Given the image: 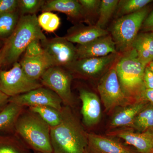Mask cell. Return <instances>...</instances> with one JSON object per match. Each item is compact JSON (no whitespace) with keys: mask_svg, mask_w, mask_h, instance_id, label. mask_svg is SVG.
I'll list each match as a JSON object with an SVG mask.
<instances>
[{"mask_svg":"<svg viewBox=\"0 0 153 153\" xmlns=\"http://www.w3.org/2000/svg\"><path fill=\"white\" fill-rule=\"evenodd\" d=\"M59 124L51 128L50 139L53 153H85L88 133L70 107H63Z\"/></svg>","mask_w":153,"mask_h":153,"instance_id":"6da1fadb","label":"cell"},{"mask_svg":"<svg viewBox=\"0 0 153 153\" xmlns=\"http://www.w3.org/2000/svg\"><path fill=\"white\" fill-rule=\"evenodd\" d=\"M51 128L38 114L23 110L15 126V131L28 148L36 152L53 153Z\"/></svg>","mask_w":153,"mask_h":153,"instance_id":"7a4b0ae2","label":"cell"},{"mask_svg":"<svg viewBox=\"0 0 153 153\" xmlns=\"http://www.w3.org/2000/svg\"><path fill=\"white\" fill-rule=\"evenodd\" d=\"M146 67L133 48L121 53L116 63L121 87L126 97L132 102L139 101L141 94L146 89L143 81Z\"/></svg>","mask_w":153,"mask_h":153,"instance_id":"3957f363","label":"cell"},{"mask_svg":"<svg viewBox=\"0 0 153 153\" xmlns=\"http://www.w3.org/2000/svg\"><path fill=\"white\" fill-rule=\"evenodd\" d=\"M47 38L38 24L36 14L21 16L15 31L7 41L8 48L4 63L14 64L32 41H44Z\"/></svg>","mask_w":153,"mask_h":153,"instance_id":"277c9868","label":"cell"},{"mask_svg":"<svg viewBox=\"0 0 153 153\" xmlns=\"http://www.w3.org/2000/svg\"><path fill=\"white\" fill-rule=\"evenodd\" d=\"M150 11V8L148 5L134 13L115 19L108 31L114 41L118 52L124 53L131 49Z\"/></svg>","mask_w":153,"mask_h":153,"instance_id":"5b68a950","label":"cell"},{"mask_svg":"<svg viewBox=\"0 0 153 153\" xmlns=\"http://www.w3.org/2000/svg\"><path fill=\"white\" fill-rule=\"evenodd\" d=\"M121 53H112L106 56L77 59L67 68L72 76L87 79H100L115 65Z\"/></svg>","mask_w":153,"mask_h":153,"instance_id":"8992f818","label":"cell"},{"mask_svg":"<svg viewBox=\"0 0 153 153\" xmlns=\"http://www.w3.org/2000/svg\"><path fill=\"white\" fill-rule=\"evenodd\" d=\"M115 65L102 76L97 83L100 100L107 112L111 111L116 108L133 103L126 97L122 89Z\"/></svg>","mask_w":153,"mask_h":153,"instance_id":"52a82bcc","label":"cell"},{"mask_svg":"<svg viewBox=\"0 0 153 153\" xmlns=\"http://www.w3.org/2000/svg\"><path fill=\"white\" fill-rule=\"evenodd\" d=\"M43 86L40 81L29 78L18 62L13 64L10 70L0 71V91L9 97L23 94Z\"/></svg>","mask_w":153,"mask_h":153,"instance_id":"ba28073f","label":"cell"},{"mask_svg":"<svg viewBox=\"0 0 153 153\" xmlns=\"http://www.w3.org/2000/svg\"><path fill=\"white\" fill-rule=\"evenodd\" d=\"M73 76L63 67H50L41 76L40 82L44 87L51 89L58 96L65 106L71 107L74 104V98L71 89Z\"/></svg>","mask_w":153,"mask_h":153,"instance_id":"9c48e42d","label":"cell"},{"mask_svg":"<svg viewBox=\"0 0 153 153\" xmlns=\"http://www.w3.org/2000/svg\"><path fill=\"white\" fill-rule=\"evenodd\" d=\"M41 44L54 66L66 68L77 60L76 47L64 36L47 38Z\"/></svg>","mask_w":153,"mask_h":153,"instance_id":"30bf717a","label":"cell"},{"mask_svg":"<svg viewBox=\"0 0 153 153\" xmlns=\"http://www.w3.org/2000/svg\"><path fill=\"white\" fill-rule=\"evenodd\" d=\"M9 102H14L23 107L49 106L59 111L62 109V100L51 89L43 86L27 93L10 97Z\"/></svg>","mask_w":153,"mask_h":153,"instance_id":"8fae6325","label":"cell"},{"mask_svg":"<svg viewBox=\"0 0 153 153\" xmlns=\"http://www.w3.org/2000/svg\"><path fill=\"white\" fill-rule=\"evenodd\" d=\"M76 47L77 59L105 57L118 52L115 44L110 34Z\"/></svg>","mask_w":153,"mask_h":153,"instance_id":"7c38bea8","label":"cell"},{"mask_svg":"<svg viewBox=\"0 0 153 153\" xmlns=\"http://www.w3.org/2000/svg\"><path fill=\"white\" fill-rule=\"evenodd\" d=\"M79 97L82 102L81 113L83 123L87 127L98 124L102 115L100 99L94 92L84 88L79 90Z\"/></svg>","mask_w":153,"mask_h":153,"instance_id":"4fadbf2b","label":"cell"},{"mask_svg":"<svg viewBox=\"0 0 153 153\" xmlns=\"http://www.w3.org/2000/svg\"><path fill=\"white\" fill-rule=\"evenodd\" d=\"M111 137L88 133V143L86 152L89 153H137Z\"/></svg>","mask_w":153,"mask_h":153,"instance_id":"5bb4252c","label":"cell"},{"mask_svg":"<svg viewBox=\"0 0 153 153\" xmlns=\"http://www.w3.org/2000/svg\"><path fill=\"white\" fill-rule=\"evenodd\" d=\"M108 136L123 140L127 144L135 148L138 153L153 152V133L149 131L135 132L129 129L118 130L111 132Z\"/></svg>","mask_w":153,"mask_h":153,"instance_id":"9a60e30c","label":"cell"},{"mask_svg":"<svg viewBox=\"0 0 153 153\" xmlns=\"http://www.w3.org/2000/svg\"><path fill=\"white\" fill-rule=\"evenodd\" d=\"M41 11L63 13L74 25L84 22L83 11L78 0L46 1Z\"/></svg>","mask_w":153,"mask_h":153,"instance_id":"2e32d148","label":"cell"},{"mask_svg":"<svg viewBox=\"0 0 153 153\" xmlns=\"http://www.w3.org/2000/svg\"><path fill=\"white\" fill-rule=\"evenodd\" d=\"M109 34L108 30L96 25L86 26L83 23H79L69 28L64 37L72 44L83 45Z\"/></svg>","mask_w":153,"mask_h":153,"instance_id":"e0dca14e","label":"cell"},{"mask_svg":"<svg viewBox=\"0 0 153 153\" xmlns=\"http://www.w3.org/2000/svg\"><path fill=\"white\" fill-rule=\"evenodd\" d=\"M19 63L26 75L37 81L40 80L49 68L54 66L52 60L44 52L42 55L35 57L24 56Z\"/></svg>","mask_w":153,"mask_h":153,"instance_id":"ac0fdd59","label":"cell"},{"mask_svg":"<svg viewBox=\"0 0 153 153\" xmlns=\"http://www.w3.org/2000/svg\"><path fill=\"white\" fill-rule=\"evenodd\" d=\"M147 105L146 102L137 101L121 107L113 116L110 126L112 128L131 127L138 114Z\"/></svg>","mask_w":153,"mask_h":153,"instance_id":"d6986e66","label":"cell"},{"mask_svg":"<svg viewBox=\"0 0 153 153\" xmlns=\"http://www.w3.org/2000/svg\"><path fill=\"white\" fill-rule=\"evenodd\" d=\"M132 48L136 51L140 61L146 66L153 60V32L139 33Z\"/></svg>","mask_w":153,"mask_h":153,"instance_id":"ffe728a7","label":"cell"},{"mask_svg":"<svg viewBox=\"0 0 153 153\" xmlns=\"http://www.w3.org/2000/svg\"><path fill=\"white\" fill-rule=\"evenodd\" d=\"M24 107L14 102H9L0 111V131H15V126Z\"/></svg>","mask_w":153,"mask_h":153,"instance_id":"44dd1931","label":"cell"},{"mask_svg":"<svg viewBox=\"0 0 153 153\" xmlns=\"http://www.w3.org/2000/svg\"><path fill=\"white\" fill-rule=\"evenodd\" d=\"M152 0H120L115 13V19L129 15L142 10Z\"/></svg>","mask_w":153,"mask_h":153,"instance_id":"7402d4cb","label":"cell"},{"mask_svg":"<svg viewBox=\"0 0 153 153\" xmlns=\"http://www.w3.org/2000/svg\"><path fill=\"white\" fill-rule=\"evenodd\" d=\"M0 153H29L28 147L17 137L0 134Z\"/></svg>","mask_w":153,"mask_h":153,"instance_id":"603a6c76","label":"cell"},{"mask_svg":"<svg viewBox=\"0 0 153 153\" xmlns=\"http://www.w3.org/2000/svg\"><path fill=\"white\" fill-rule=\"evenodd\" d=\"M31 111L38 114L50 127L58 125L62 119L61 110L49 106H34L29 107Z\"/></svg>","mask_w":153,"mask_h":153,"instance_id":"cb8c5ba5","label":"cell"},{"mask_svg":"<svg viewBox=\"0 0 153 153\" xmlns=\"http://www.w3.org/2000/svg\"><path fill=\"white\" fill-rule=\"evenodd\" d=\"M20 18L18 10L0 15V38L10 37L16 27Z\"/></svg>","mask_w":153,"mask_h":153,"instance_id":"d4e9b609","label":"cell"},{"mask_svg":"<svg viewBox=\"0 0 153 153\" xmlns=\"http://www.w3.org/2000/svg\"><path fill=\"white\" fill-rule=\"evenodd\" d=\"M143 132L153 128V104L147 105L138 114L131 127Z\"/></svg>","mask_w":153,"mask_h":153,"instance_id":"484cf974","label":"cell"},{"mask_svg":"<svg viewBox=\"0 0 153 153\" xmlns=\"http://www.w3.org/2000/svg\"><path fill=\"white\" fill-rule=\"evenodd\" d=\"M119 0H101L98 20L95 25L105 29L110 20L114 16Z\"/></svg>","mask_w":153,"mask_h":153,"instance_id":"4316f807","label":"cell"},{"mask_svg":"<svg viewBox=\"0 0 153 153\" xmlns=\"http://www.w3.org/2000/svg\"><path fill=\"white\" fill-rule=\"evenodd\" d=\"M82 7L84 23L95 25L98 20L101 0H78Z\"/></svg>","mask_w":153,"mask_h":153,"instance_id":"83f0119b","label":"cell"},{"mask_svg":"<svg viewBox=\"0 0 153 153\" xmlns=\"http://www.w3.org/2000/svg\"><path fill=\"white\" fill-rule=\"evenodd\" d=\"M38 21L41 29L49 33H54L61 24L60 17L51 12H42L38 17Z\"/></svg>","mask_w":153,"mask_h":153,"instance_id":"f1b7e54d","label":"cell"},{"mask_svg":"<svg viewBox=\"0 0 153 153\" xmlns=\"http://www.w3.org/2000/svg\"><path fill=\"white\" fill-rule=\"evenodd\" d=\"M18 10L21 16L35 15L41 11L46 1L44 0H18Z\"/></svg>","mask_w":153,"mask_h":153,"instance_id":"f546056e","label":"cell"},{"mask_svg":"<svg viewBox=\"0 0 153 153\" xmlns=\"http://www.w3.org/2000/svg\"><path fill=\"white\" fill-rule=\"evenodd\" d=\"M25 53V57H35L44 54L41 41L38 39L33 40L28 45Z\"/></svg>","mask_w":153,"mask_h":153,"instance_id":"4dcf8cb0","label":"cell"},{"mask_svg":"<svg viewBox=\"0 0 153 153\" xmlns=\"http://www.w3.org/2000/svg\"><path fill=\"white\" fill-rule=\"evenodd\" d=\"M18 0H0V15L18 10Z\"/></svg>","mask_w":153,"mask_h":153,"instance_id":"1f68e13d","label":"cell"},{"mask_svg":"<svg viewBox=\"0 0 153 153\" xmlns=\"http://www.w3.org/2000/svg\"><path fill=\"white\" fill-rule=\"evenodd\" d=\"M143 81L145 88L153 89V72L146 66L145 69Z\"/></svg>","mask_w":153,"mask_h":153,"instance_id":"d6a6232c","label":"cell"},{"mask_svg":"<svg viewBox=\"0 0 153 153\" xmlns=\"http://www.w3.org/2000/svg\"><path fill=\"white\" fill-rule=\"evenodd\" d=\"M141 30L142 33L153 32V10L149 14L145 19Z\"/></svg>","mask_w":153,"mask_h":153,"instance_id":"836d02e7","label":"cell"},{"mask_svg":"<svg viewBox=\"0 0 153 153\" xmlns=\"http://www.w3.org/2000/svg\"><path fill=\"white\" fill-rule=\"evenodd\" d=\"M149 102L153 104V89H146L143 91L139 99V101Z\"/></svg>","mask_w":153,"mask_h":153,"instance_id":"e575fe53","label":"cell"},{"mask_svg":"<svg viewBox=\"0 0 153 153\" xmlns=\"http://www.w3.org/2000/svg\"><path fill=\"white\" fill-rule=\"evenodd\" d=\"M9 99L10 97L0 91V111H1L8 104Z\"/></svg>","mask_w":153,"mask_h":153,"instance_id":"d590c367","label":"cell"},{"mask_svg":"<svg viewBox=\"0 0 153 153\" xmlns=\"http://www.w3.org/2000/svg\"><path fill=\"white\" fill-rule=\"evenodd\" d=\"M7 48V43L6 41L4 45L2 47L1 49H0V67L3 64H4Z\"/></svg>","mask_w":153,"mask_h":153,"instance_id":"8d00e7d4","label":"cell"},{"mask_svg":"<svg viewBox=\"0 0 153 153\" xmlns=\"http://www.w3.org/2000/svg\"><path fill=\"white\" fill-rule=\"evenodd\" d=\"M146 67L149 68L151 71H152L153 72V60L149 63V64H148V65H147Z\"/></svg>","mask_w":153,"mask_h":153,"instance_id":"74e56055","label":"cell"},{"mask_svg":"<svg viewBox=\"0 0 153 153\" xmlns=\"http://www.w3.org/2000/svg\"><path fill=\"white\" fill-rule=\"evenodd\" d=\"M34 153H41V152H36Z\"/></svg>","mask_w":153,"mask_h":153,"instance_id":"f35d334b","label":"cell"},{"mask_svg":"<svg viewBox=\"0 0 153 153\" xmlns=\"http://www.w3.org/2000/svg\"><path fill=\"white\" fill-rule=\"evenodd\" d=\"M85 153H89L87 152H85Z\"/></svg>","mask_w":153,"mask_h":153,"instance_id":"ab89813d","label":"cell"},{"mask_svg":"<svg viewBox=\"0 0 153 153\" xmlns=\"http://www.w3.org/2000/svg\"></svg>","mask_w":153,"mask_h":153,"instance_id":"60d3db41","label":"cell"}]
</instances>
